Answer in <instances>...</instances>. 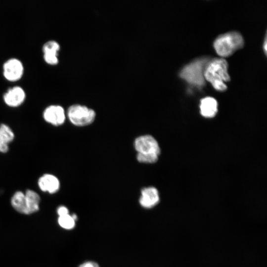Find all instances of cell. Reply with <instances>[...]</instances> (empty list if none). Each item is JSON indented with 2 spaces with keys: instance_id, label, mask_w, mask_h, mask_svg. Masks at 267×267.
Masks as SVG:
<instances>
[{
  "instance_id": "obj_16",
  "label": "cell",
  "mask_w": 267,
  "mask_h": 267,
  "mask_svg": "<svg viewBox=\"0 0 267 267\" xmlns=\"http://www.w3.org/2000/svg\"><path fill=\"white\" fill-rule=\"evenodd\" d=\"M58 222L61 227L66 229H72L75 225V221L69 214L59 217Z\"/></svg>"
},
{
  "instance_id": "obj_9",
  "label": "cell",
  "mask_w": 267,
  "mask_h": 267,
  "mask_svg": "<svg viewBox=\"0 0 267 267\" xmlns=\"http://www.w3.org/2000/svg\"><path fill=\"white\" fill-rule=\"evenodd\" d=\"M60 49L59 44L56 41L50 40L46 41L42 46L43 59L50 65H55L59 62L58 52Z\"/></svg>"
},
{
  "instance_id": "obj_5",
  "label": "cell",
  "mask_w": 267,
  "mask_h": 267,
  "mask_svg": "<svg viewBox=\"0 0 267 267\" xmlns=\"http://www.w3.org/2000/svg\"><path fill=\"white\" fill-rule=\"evenodd\" d=\"M24 67L22 62L18 58L11 57L7 59L2 65V74L8 81L14 82L19 80L23 76Z\"/></svg>"
},
{
  "instance_id": "obj_3",
  "label": "cell",
  "mask_w": 267,
  "mask_h": 267,
  "mask_svg": "<svg viewBox=\"0 0 267 267\" xmlns=\"http://www.w3.org/2000/svg\"><path fill=\"white\" fill-rule=\"evenodd\" d=\"M244 40L238 32L232 31L219 35L214 41L213 45L217 53L221 56L231 55L242 47Z\"/></svg>"
},
{
  "instance_id": "obj_6",
  "label": "cell",
  "mask_w": 267,
  "mask_h": 267,
  "mask_svg": "<svg viewBox=\"0 0 267 267\" xmlns=\"http://www.w3.org/2000/svg\"><path fill=\"white\" fill-rule=\"evenodd\" d=\"M134 146L137 153L158 157L160 153V148L158 142L150 135H143L137 137L134 140Z\"/></svg>"
},
{
  "instance_id": "obj_2",
  "label": "cell",
  "mask_w": 267,
  "mask_h": 267,
  "mask_svg": "<svg viewBox=\"0 0 267 267\" xmlns=\"http://www.w3.org/2000/svg\"><path fill=\"white\" fill-rule=\"evenodd\" d=\"M209 60L202 56L192 60L181 69L179 76L192 87L201 89L205 84L204 71Z\"/></svg>"
},
{
  "instance_id": "obj_7",
  "label": "cell",
  "mask_w": 267,
  "mask_h": 267,
  "mask_svg": "<svg viewBox=\"0 0 267 267\" xmlns=\"http://www.w3.org/2000/svg\"><path fill=\"white\" fill-rule=\"evenodd\" d=\"M43 117L46 123L57 127L62 125L65 122L66 113L61 105L51 104L44 109Z\"/></svg>"
},
{
  "instance_id": "obj_1",
  "label": "cell",
  "mask_w": 267,
  "mask_h": 267,
  "mask_svg": "<svg viewBox=\"0 0 267 267\" xmlns=\"http://www.w3.org/2000/svg\"><path fill=\"white\" fill-rule=\"evenodd\" d=\"M227 61L222 58H215L209 60L204 71L205 79L209 81L218 91L226 89L227 86L224 82L230 81L228 73Z\"/></svg>"
},
{
  "instance_id": "obj_8",
  "label": "cell",
  "mask_w": 267,
  "mask_h": 267,
  "mask_svg": "<svg viewBox=\"0 0 267 267\" xmlns=\"http://www.w3.org/2000/svg\"><path fill=\"white\" fill-rule=\"evenodd\" d=\"M26 94L22 87L14 86L8 88L3 94L4 103L10 107H17L25 101Z\"/></svg>"
},
{
  "instance_id": "obj_4",
  "label": "cell",
  "mask_w": 267,
  "mask_h": 267,
  "mask_svg": "<svg viewBox=\"0 0 267 267\" xmlns=\"http://www.w3.org/2000/svg\"><path fill=\"white\" fill-rule=\"evenodd\" d=\"M66 115L72 124L81 127L91 124L95 118L96 113L86 106L75 104L69 107Z\"/></svg>"
},
{
  "instance_id": "obj_15",
  "label": "cell",
  "mask_w": 267,
  "mask_h": 267,
  "mask_svg": "<svg viewBox=\"0 0 267 267\" xmlns=\"http://www.w3.org/2000/svg\"><path fill=\"white\" fill-rule=\"evenodd\" d=\"M0 135L8 143L12 142L15 138L13 130L4 123L0 124Z\"/></svg>"
},
{
  "instance_id": "obj_11",
  "label": "cell",
  "mask_w": 267,
  "mask_h": 267,
  "mask_svg": "<svg viewBox=\"0 0 267 267\" xmlns=\"http://www.w3.org/2000/svg\"><path fill=\"white\" fill-rule=\"evenodd\" d=\"M160 197L157 189L154 187L143 188L141 191L139 203L145 208H151L159 202Z\"/></svg>"
},
{
  "instance_id": "obj_14",
  "label": "cell",
  "mask_w": 267,
  "mask_h": 267,
  "mask_svg": "<svg viewBox=\"0 0 267 267\" xmlns=\"http://www.w3.org/2000/svg\"><path fill=\"white\" fill-rule=\"evenodd\" d=\"M28 214L37 212L39 209L40 196L36 191L28 189L25 192Z\"/></svg>"
},
{
  "instance_id": "obj_19",
  "label": "cell",
  "mask_w": 267,
  "mask_h": 267,
  "mask_svg": "<svg viewBox=\"0 0 267 267\" xmlns=\"http://www.w3.org/2000/svg\"><path fill=\"white\" fill-rule=\"evenodd\" d=\"M57 213L59 217H61L69 214V211L66 207L61 206L58 208Z\"/></svg>"
},
{
  "instance_id": "obj_18",
  "label": "cell",
  "mask_w": 267,
  "mask_h": 267,
  "mask_svg": "<svg viewBox=\"0 0 267 267\" xmlns=\"http://www.w3.org/2000/svg\"><path fill=\"white\" fill-rule=\"evenodd\" d=\"M9 150V144L0 135V153H6Z\"/></svg>"
},
{
  "instance_id": "obj_12",
  "label": "cell",
  "mask_w": 267,
  "mask_h": 267,
  "mask_svg": "<svg viewBox=\"0 0 267 267\" xmlns=\"http://www.w3.org/2000/svg\"><path fill=\"white\" fill-rule=\"evenodd\" d=\"M200 110L203 117L210 118L214 117L218 112L216 99L211 96L203 98L200 100Z\"/></svg>"
},
{
  "instance_id": "obj_21",
  "label": "cell",
  "mask_w": 267,
  "mask_h": 267,
  "mask_svg": "<svg viewBox=\"0 0 267 267\" xmlns=\"http://www.w3.org/2000/svg\"><path fill=\"white\" fill-rule=\"evenodd\" d=\"M263 47H264V52H265V54H266V53H267V38H266V37L265 38V42L264 43Z\"/></svg>"
},
{
  "instance_id": "obj_17",
  "label": "cell",
  "mask_w": 267,
  "mask_h": 267,
  "mask_svg": "<svg viewBox=\"0 0 267 267\" xmlns=\"http://www.w3.org/2000/svg\"><path fill=\"white\" fill-rule=\"evenodd\" d=\"M136 158L140 163L150 164L155 163L158 159V156L137 153Z\"/></svg>"
},
{
  "instance_id": "obj_20",
  "label": "cell",
  "mask_w": 267,
  "mask_h": 267,
  "mask_svg": "<svg viewBox=\"0 0 267 267\" xmlns=\"http://www.w3.org/2000/svg\"><path fill=\"white\" fill-rule=\"evenodd\" d=\"M79 267H99L96 262L93 261H88L83 263Z\"/></svg>"
},
{
  "instance_id": "obj_13",
  "label": "cell",
  "mask_w": 267,
  "mask_h": 267,
  "mask_svg": "<svg viewBox=\"0 0 267 267\" xmlns=\"http://www.w3.org/2000/svg\"><path fill=\"white\" fill-rule=\"evenodd\" d=\"M11 204L13 208L18 212L28 214L25 194L23 192L21 191L15 192L11 197Z\"/></svg>"
},
{
  "instance_id": "obj_10",
  "label": "cell",
  "mask_w": 267,
  "mask_h": 267,
  "mask_svg": "<svg viewBox=\"0 0 267 267\" xmlns=\"http://www.w3.org/2000/svg\"><path fill=\"white\" fill-rule=\"evenodd\" d=\"M38 185L42 191L53 194L58 191L60 183L57 177L53 174L46 173L39 178Z\"/></svg>"
}]
</instances>
